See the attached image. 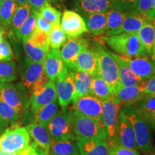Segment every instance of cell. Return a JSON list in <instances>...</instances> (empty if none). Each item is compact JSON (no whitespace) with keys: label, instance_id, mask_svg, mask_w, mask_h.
Segmentation results:
<instances>
[{"label":"cell","instance_id":"cell-1","mask_svg":"<svg viewBox=\"0 0 155 155\" xmlns=\"http://www.w3.org/2000/svg\"><path fill=\"white\" fill-rule=\"evenodd\" d=\"M102 40L116 53L127 57H147V50L137 33H121Z\"/></svg>","mask_w":155,"mask_h":155},{"label":"cell","instance_id":"cell-2","mask_svg":"<svg viewBox=\"0 0 155 155\" xmlns=\"http://www.w3.org/2000/svg\"><path fill=\"white\" fill-rule=\"evenodd\" d=\"M121 108L132 126L138 150L144 154L155 152V147L150 127L137 115L130 104H124Z\"/></svg>","mask_w":155,"mask_h":155},{"label":"cell","instance_id":"cell-3","mask_svg":"<svg viewBox=\"0 0 155 155\" xmlns=\"http://www.w3.org/2000/svg\"><path fill=\"white\" fill-rule=\"evenodd\" d=\"M73 131L78 139H98L108 140V132L101 121H97L72 111Z\"/></svg>","mask_w":155,"mask_h":155},{"label":"cell","instance_id":"cell-4","mask_svg":"<svg viewBox=\"0 0 155 155\" xmlns=\"http://www.w3.org/2000/svg\"><path fill=\"white\" fill-rule=\"evenodd\" d=\"M72 111L68 107L62 108L47 126L52 140L76 141L78 137L73 131Z\"/></svg>","mask_w":155,"mask_h":155},{"label":"cell","instance_id":"cell-5","mask_svg":"<svg viewBox=\"0 0 155 155\" xmlns=\"http://www.w3.org/2000/svg\"><path fill=\"white\" fill-rule=\"evenodd\" d=\"M30 137L26 128L18 124L12 125L0 135V151L7 153L19 152L30 145Z\"/></svg>","mask_w":155,"mask_h":155},{"label":"cell","instance_id":"cell-6","mask_svg":"<svg viewBox=\"0 0 155 155\" xmlns=\"http://www.w3.org/2000/svg\"><path fill=\"white\" fill-rule=\"evenodd\" d=\"M96 51L99 62V76L108 85L113 94L116 88L121 86L117 63L112 53L106 51L100 46H98Z\"/></svg>","mask_w":155,"mask_h":155},{"label":"cell","instance_id":"cell-7","mask_svg":"<svg viewBox=\"0 0 155 155\" xmlns=\"http://www.w3.org/2000/svg\"><path fill=\"white\" fill-rule=\"evenodd\" d=\"M111 142H114L127 148L138 150L132 126L121 108H120L118 115L115 138Z\"/></svg>","mask_w":155,"mask_h":155},{"label":"cell","instance_id":"cell-8","mask_svg":"<svg viewBox=\"0 0 155 155\" xmlns=\"http://www.w3.org/2000/svg\"><path fill=\"white\" fill-rule=\"evenodd\" d=\"M73 108L83 116L101 121L102 101L91 94L73 98Z\"/></svg>","mask_w":155,"mask_h":155},{"label":"cell","instance_id":"cell-9","mask_svg":"<svg viewBox=\"0 0 155 155\" xmlns=\"http://www.w3.org/2000/svg\"><path fill=\"white\" fill-rule=\"evenodd\" d=\"M44 73L50 81L56 83L58 80L68 73V70L63 63L59 49L49 50L43 63Z\"/></svg>","mask_w":155,"mask_h":155},{"label":"cell","instance_id":"cell-10","mask_svg":"<svg viewBox=\"0 0 155 155\" xmlns=\"http://www.w3.org/2000/svg\"><path fill=\"white\" fill-rule=\"evenodd\" d=\"M88 46L86 40L80 37L67 39L61 50V55L65 66L69 71H76V60L83 48Z\"/></svg>","mask_w":155,"mask_h":155},{"label":"cell","instance_id":"cell-11","mask_svg":"<svg viewBox=\"0 0 155 155\" xmlns=\"http://www.w3.org/2000/svg\"><path fill=\"white\" fill-rule=\"evenodd\" d=\"M121 105H119L110 98L109 99L102 101L101 121L106 127L108 132V141H113L115 138L116 128L118 124V115Z\"/></svg>","mask_w":155,"mask_h":155},{"label":"cell","instance_id":"cell-12","mask_svg":"<svg viewBox=\"0 0 155 155\" xmlns=\"http://www.w3.org/2000/svg\"><path fill=\"white\" fill-rule=\"evenodd\" d=\"M130 104L137 115L155 131V94L143 95Z\"/></svg>","mask_w":155,"mask_h":155},{"label":"cell","instance_id":"cell-13","mask_svg":"<svg viewBox=\"0 0 155 155\" xmlns=\"http://www.w3.org/2000/svg\"><path fill=\"white\" fill-rule=\"evenodd\" d=\"M61 27L68 38H77L88 32L83 17L75 12L67 9L62 16Z\"/></svg>","mask_w":155,"mask_h":155},{"label":"cell","instance_id":"cell-14","mask_svg":"<svg viewBox=\"0 0 155 155\" xmlns=\"http://www.w3.org/2000/svg\"><path fill=\"white\" fill-rule=\"evenodd\" d=\"M0 98L19 115L24 113L28 106L21 92L10 83H0Z\"/></svg>","mask_w":155,"mask_h":155},{"label":"cell","instance_id":"cell-15","mask_svg":"<svg viewBox=\"0 0 155 155\" xmlns=\"http://www.w3.org/2000/svg\"><path fill=\"white\" fill-rule=\"evenodd\" d=\"M76 71H83L91 77L99 75V62L96 50L88 49V46L83 48L78 55Z\"/></svg>","mask_w":155,"mask_h":155},{"label":"cell","instance_id":"cell-16","mask_svg":"<svg viewBox=\"0 0 155 155\" xmlns=\"http://www.w3.org/2000/svg\"><path fill=\"white\" fill-rule=\"evenodd\" d=\"M120 57L129 68L142 81L150 78L155 75V63L148 57L132 58L124 55Z\"/></svg>","mask_w":155,"mask_h":155},{"label":"cell","instance_id":"cell-17","mask_svg":"<svg viewBox=\"0 0 155 155\" xmlns=\"http://www.w3.org/2000/svg\"><path fill=\"white\" fill-rule=\"evenodd\" d=\"M58 99L55 83L49 81L47 84L40 90L32 92L30 97L31 111L38 109L42 106L53 103Z\"/></svg>","mask_w":155,"mask_h":155},{"label":"cell","instance_id":"cell-18","mask_svg":"<svg viewBox=\"0 0 155 155\" xmlns=\"http://www.w3.org/2000/svg\"><path fill=\"white\" fill-rule=\"evenodd\" d=\"M58 103L62 108L68 107L73 101L75 95L74 79L68 71V73L62 77L55 83Z\"/></svg>","mask_w":155,"mask_h":155},{"label":"cell","instance_id":"cell-19","mask_svg":"<svg viewBox=\"0 0 155 155\" xmlns=\"http://www.w3.org/2000/svg\"><path fill=\"white\" fill-rule=\"evenodd\" d=\"M76 144L81 155H108L109 141L98 139H78Z\"/></svg>","mask_w":155,"mask_h":155},{"label":"cell","instance_id":"cell-20","mask_svg":"<svg viewBox=\"0 0 155 155\" xmlns=\"http://www.w3.org/2000/svg\"><path fill=\"white\" fill-rule=\"evenodd\" d=\"M44 73L43 63H35L29 58L25 59V68L22 74V87L30 92L31 87Z\"/></svg>","mask_w":155,"mask_h":155},{"label":"cell","instance_id":"cell-21","mask_svg":"<svg viewBox=\"0 0 155 155\" xmlns=\"http://www.w3.org/2000/svg\"><path fill=\"white\" fill-rule=\"evenodd\" d=\"M25 128L37 146L49 154L52 138L47 127L33 123L28 125Z\"/></svg>","mask_w":155,"mask_h":155},{"label":"cell","instance_id":"cell-22","mask_svg":"<svg viewBox=\"0 0 155 155\" xmlns=\"http://www.w3.org/2000/svg\"><path fill=\"white\" fill-rule=\"evenodd\" d=\"M143 95L137 86L125 87L121 85L113 92L111 98L116 104L122 106L125 104H132L137 101Z\"/></svg>","mask_w":155,"mask_h":155},{"label":"cell","instance_id":"cell-23","mask_svg":"<svg viewBox=\"0 0 155 155\" xmlns=\"http://www.w3.org/2000/svg\"><path fill=\"white\" fill-rule=\"evenodd\" d=\"M109 0H78L76 9L85 15L94 13H106L111 7Z\"/></svg>","mask_w":155,"mask_h":155},{"label":"cell","instance_id":"cell-24","mask_svg":"<svg viewBox=\"0 0 155 155\" xmlns=\"http://www.w3.org/2000/svg\"><path fill=\"white\" fill-rule=\"evenodd\" d=\"M112 55L115 59L119 68V78L120 83L122 86H138L141 79L139 78L129 67L122 61L119 55L112 53Z\"/></svg>","mask_w":155,"mask_h":155},{"label":"cell","instance_id":"cell-25","mask_svg":"<svg viewBox=\"0 0 155 155\" xmlns=\"http://www.w3.org/2000/svg\"><path fill=\"white\" fill-rule=\"evenodd\" d=\"M59 103L58 100L45 105L38 109L32 111L33 113L34 124L47 127L50 121L55 117L59 110Z\"/></svg>","mask_w":155,"mask_h":155},{"label":"cell","instance_id":"cell-26","mask_svg":"<svg viewBox=\"0 0 155 155\" xmlns=\"http://www.w3.org/2000/svg\"><path fill=\"white\" fill-rule=\"evenodd\" d=\"M137 35L147 53L150 55L153 54L155 45V21L147 20L137 32Z\"/></svg>","mask_w":155,"mask_h":155},{"label":"cell","instance_id":"cell-27","mask_svg":"<svg viewBox=\"0 0 155 155\" xmlns=\"http://www.w3.org/2000/svg\"><path fill=\"white\" fill-rule=\"evenodd\" d=\"M107 14L106 13H94L84 16L88 32L95 35H99L105 32Z\"/></svg>","mask_w":155,"mask_h":155},{"label":"cell","instance_id":"cell-28","mask_svg":"<svg viewBox=\"0 0 155 155\" xmlns=\"http://www.w3.org/2000/svg\"><path fill=\"white\" fill-rule=\"evenodd\" d=\"M74 79V98L90 94L92 77L83 71H69Z\"/></svg>","mask_w":155,"mask_h":155},{"label":"cell","instance_id":"cell-29","mask_svg":"<svg viewBox=\"0 0 155 155\" xmlns=\"http://www.w3.org/2000/svg\"><path fill=\"white\" fill-rule=\"evenodd\" d=\"M147 20L149 19L144 15H124V18L120 28V34L137 33Z\"/></svg>","mask_w":155,"mask_h":155},{"label":"cell","instance_id":"cell-30","mask_svg":"<svg viewBox=\"0 0 155 155\" xmlns=\"http://www.w3.org/2000/svg\"><path fill=\"white\" fill-rule=\"evenodd\" d=\"M106 14L107 18L104 32L106 35V37H111L120 34V28L124 18V14L116 9L108 10Z\"/></svg>","mask_w":155,"mask_h":155},{"label":"cell","instance_id":"cell-31","mask_svg":"<svg viewBox=\"0 0 155 155\" xmlns=\"http://www.w3.org/2000/svg\"><path fill=\"white\" fill-rule=\"evenodd\" d=\"M50 155H81L74 141L52 140L49 151Z\"/></svg>","mask_w":155,"mask_h":155},{"label":"cell","instance_id":"cell-32","mask_svg":"<svg viewBox=\"0 0 155 155\" xmlns=\"http://www.w3.org/2000/svg\"><path fill=\"white\" fill-rule=\"evenodd\" d=\"M90 94L96 97L101 101L109 99L111 96V91L108 85L99 75L92 77Z\"/></svg>","mask_w":155,"mask_h":155},{"label":"cell","instance_id":"cell-33","mask_svg":"<svg viewBox=\"0 0 155 155\" xmlns=\"http://www.w3.org/2000/svg\"><path fill=\"white\" fill-rule=\"evenodd\" d=\"M38 11L33 8H32L30 12V16L25 21L21 28L15 33V36L17 40H21L24 43L27 40L30 38L32 34L33 33L34 30L36 28V18Z\"/></svg>","mask_w":155,"mask_h":155},{"label":"cell","instance_id":"cell-34","mask_svg":"<svg viewBox=\"0 0 155 155\" xmlns=\"http://www.w3.org/2000/svg\"><path fill=\"white\" fill-rule=\"evenodd\" d=\"M18 7L15 0H5L0 3V23L5 29L11 25L13 16Z\"/></svg>","mask_w":155,"mask_h":155},{"label":"cell","instance_id":"cell-35","mask_svg":"<svg viewBox=\"0 0 155 155\" xmlns=\"http://www.w3.org/2000/svg\"><path fill=\"white\" fill-rule=\"evenodd\" d=\"M24 48L28 58L35 63H43L50 49L40 48L35 45L30 39L24 42Z\"/></svg>","mask_w":155,"mask_h":155},{"label":"cell","instance_id":"cell-36","mask_svg":"<svg viewBox=\"0 0 155 155\" xmlns=\"http://www.w3.org/2000/svg\"><path fill=\"white\" fill-rule=\"evenodd\" d=\"M31 9H32V7L28 3L26 5L19 6L12 20L11 25L13 33H16L25 21L28 19L30 16Z\"/></svg>","mask_w":155,"mask_h":155},{"label":"cell","instance_id":"cell-37","mask_svg":"<svg viewBox=\"0 0 155 155\" xmlns=\"http://www.w3.org/2000/svg\"><path fill=\"white\" fill-rule=\"evenodd\" d=\"M0 118L8 125H15L18 124L19 114L10 106L0 98Z\"/></svg>","mask_w":155,"mask_h":155},{"label":"cell","instance_id":"cell-38","mask_svg":"<svg viewBox=\"0 0 155 155\" xmlns=\"http://www.w3.org/2000/svg\"><path fill=\"white\" fill-rule=\"evenodd\" d=\"M17 78L16 65L14 61H0V83H10Z\"/></svg>","mask_w":155,"mask_h":155},{"label":"cell","instance_id":"cell-39","mask_svg":"<svg viewBox=\"0 0 155 155\" xmlns=\"http://www.w3.org/2000/svg\"><path fill=\"white\" fill-rule=\"evenodd\" d=\"M49 38L50 46L54 49H60L67 40V35L62 30L60 24L53 25L49 34Z\"/></svg>","mask_w":155,"mask_h":155},{"label":"cell","instance_id":"cell-40","mask_svg":"<svg viewBox=\"0 0 155 155\" xmlns=\"http://www.w3.org/2000/svg\"><path fill=\"white\" fill-rule=\"evenodd\" d=\"M116 9L124 15H132L135 13L139 0H111Z\"/></svg>","mask_w":155,"mask_h":155},{"label":"cell","instance_id":"cell-41","mask_svg":"<svg viewBox=\"0 0 155 155\" xmlns=\"http://www.w3.org/2000/svg\"><path fill=\"white\" fill-rule=\"evenodd\" d=\"M39 12L45 19H47L48 22L52 23L53 25L60 24L61 17V12L56 9L55 7H52L50 4L45 5L40 9Z\"/></svg>","mask_w":155,"mask_h":155},{"label":"cell","instance_id":"cell-42","mask_svg":"<svg viewBox=\"0 0 155 155\" xmlns=\"http://www.w3.org/2000/svg\"><path fill=\"white\" fill-rule=\"evenodd\" d=\"M30 39L35 45L38 46V47L45 48V49H50V43L49 35L45 33V32L35 28Z\"/></svg>","mask_w":155,"mask_h":155},{"label":"cell","instance_id":"cell-43","mask_svg":"<svg viewBox=\"0 0 155 155\" xmlns=\"http://www.w3.org/2000/svg\"><path fill=\"white\" fill-rule=\"evenodd\" d=\"M108 155H141L137 150L127 148L114 142H109Z\"/></svg>","mask_w":155,"mask_h":155},{"label":"cell","instance_id":"cell-44","mask_svg":"<svg viewBox=\"0 0 155 155\" xmlns=\"http://www.w3.org/2000/svg\"><path fill=\"white\" fill-rule=\"evenodd\" d=\"M14 59V53L9 42L5 38L0 41V61L9 62Z\"/></svg>","mask_w":155,"mask_h":155},{"label":"cell","instance_id":"cell-45","mask_svg":"<svg viewBox=\"0 0 155 155\" xmlns=\"http://www.w3.org/2000/svg\"><path fill=\"white\" fill-rule=\"evenodd\" d=\"M137 86L144 95L155 94V75L150 78L141 81Z\"/></svg>","mask_w":155,"mask_h":155},{"label":"cell","instance_id":"cell-46","mask_svg":"<svg viewBox=\"0 0 155 155\" xmlns=\"http://www.w3.org/2000/svg\"><path fill=\"white\" fill-rule=\"evenodd\" d=\"M53 28V25L45 19L38 11L36 18V29L49 35Z\"/></svg>","mask_w":155,"mask_h":155},{"label":"cell","instance_id":"cell-47","mask_svg":"<svg viewBox=\"0 0 155 155\" xmlns=\"http://www.w3.org/2000/svg\"><path fill=\"white\" fill-rule=\"evenodd\" d=\"M154 0H139L134 14L146 15L152 9Z\"/></svg>","mask_w":155,"mask_h":155},{"label":"cell","instance_id":"cell-48","mask_svg":"<svg viewBox=\"0 0 155 155\" xmlns=\"http://www.w3.org/2000/svg\"><path fill=\"white\" fill-rule=\"evenodd\" d=\"M49 81H50L49 78L46 75L45 73H43L41 76L39 78L38 80L33 85H32V87H31L30 93V94H32V92L37 91L40 90V89L43 88V87L45 86L48 82H49Z\"/></svg>","mask_w":155,"mask_h":155},{"label":"cell","instance_id":"cell-49","mask_svg":"<svg viewBox=\"0 0 155 155\" xmlns=\"http://www.w3.org/2000/svg\"><path fill=\"white\" fill-rule=\"evenodd\" d=\"M52 0H28V4L32 8L39 11L45 5H50Z\"/></svg>","mask_w":155,"mask_h":155},{"label":"cell","instance_id":"cell-50","mask_svg":"<svg viewBox=\"0 0 155 155\" xmlns=\"http://www.w3.org/2000/svg\"><path fill=\"white\" fill-rule=\"evenodd\" d=\"M145 16L149 20H154L155 19V0H154V5H153L152 9Z\"/></svg>","mask_w":155,"mask_h":155},{"label":"cell","instance_id":"cell-51","mask_svg":"<svg viewBox=\"0 0 155 155\" xmlns=\"http://www.w3.org/2000/svg\"><path fill=\"white\" fill-rule=\"evenodd\" d=\"M8 127L6 124L2 121V119L0 118V135H2V134L5 132L6 129H7V127Z\"/></svg>","mask_w":155,"mask_h":155},{"label":"cell","instance_id":"cell-52","mask_svg":"<svg viewBox=\"0 0 155 155\" xmlns=\"http://www.w3.org/2000/svg\"><path fill=\"white\" fill-rule=\"evenodd\" d=\"M15 1L19 6L26 5V4L28 3V0H15Z\"/></svg>","mask_w":155,"mask_h":155},{"label":"cell","instance_id":"cell-53","mask_svg":"<svg viewBox=\"0 0 155 155\" xmlns=\"http://www.w3.org/2000/svg\"><path fill=\"white\" fill-rule=\"evenodd\" d=\"M5 31L4 28H0V41L4 38V35H5Z\"/></svg>","mask_w":155,"mask_h":155},{"label":"cell","instance_id":"cell-54","mask_svg":"<svg viewBox=\"0 0 155 155\" xmlns=\"http://www.w3.org/2000/svg\"><path fill=\"white\" fill-rule=\"evenodd\" d=\"M15 154H13V153H7L5 152H2V151H0V155H15Z\"/></svg>","mask_w":155,"mask_h":155},{"label":"cell","instance_id":"cell-55","mask_svg":"<svg viewBox=\"0 0 155 155\" xmlns=\"http://www.w3.org/2000/svg\"><path fill=\"white\" fill-rule=\"evenodd\" d=\"M153 57H154V63H155V45L154 47V50H153Z\"/></svg>","mask_w":155,"mask_h":155},{"label":"cell","instance_id":"cell-56","mask_svg":"<svg viewBox=\"0 0 155 155\" xmlns=\"http://www.w3.org/2000/svg\"><path fill=\"white\" fill-rule=\"evenodd\" d=\"M144 155H155V152L150 153V154H144Z\"/></svg>","mask_w":155,"mask_h":155},{"label":"cell","instance_id":"cell-57","mask_svg":"<svg viewBox=\"0 0 155 155\" xmlns=\"http://www.w3.org/2000/svg\"><path fill=\"white\" fill-rule=\"evenodd\" d=\"M4 1H5V0H0V3L2 2H4Z\"/></svg>","mask_w":155,"mask_h":155},{"label":"cell","instance_id":"cell-58","mask_svg":"<svg viewBox=\"0 0 155 155\" xmlns=\"http://www.w3.org/2000/svg\"><path fill=\"white\" fill-rule=\"evenodd\" d=\"M0 28H3V27L2 26V25H0Z\"/></svg>","mask_w":155,"mask_h":155},{"label":"cell","instance_id":"cell-59","mask_svg":"<svg viewBox=\"0 0 155 155\" xmlns=\"http://www.w3.org/2000/svg\"><path fill=\"white\" fill-rule=\"evenodd\" d=\"M0 25H1V23H0Z\"/></svg>","mask_w":155,"mask_h":155},{"label":"cell","instance_id":"cell-60","mask_svg":"<svg viewBox=\"0 0 155 155\" xmlns=\"http://www.w3.org/2000/svg\"><path fill=\"white\" fill-rule=\"evenodd\" d=\"M154 21H155V19H154Z\"/></svg>","mask_w":155,"mask_h":155}]
</instances>
